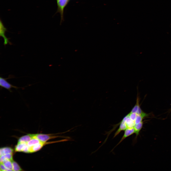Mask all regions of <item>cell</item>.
I'll list each match as a JSON object with an SVG mask.
<instances>
[{"mask_svg":"<svg viewBox=\"0 0 171 171\" xmlns=\"http://www.w3.org/2000/svg\"><path fill=\"white\" fill-rule=\"evenodd\" d=\"M15 77L14 76L12 75H9L8 77L5 78L2 77H0V88L1 89L4 88L8 90L10 92H12V91L11 90L12 88H14L17 90L20 88H23L21 87H19L17 86L12 85L10 83L8 82L7 80L12 78H14Z\"/></svg>","mask_w":171,"mask_h":171,"instance_id":"1","label":"cell"},{"mask_svg":"<svg viewBox=\"0 0 171 171\" xmlns=\"http://www.w3.org/2000/svg\"><path fill=\"white\" fill-rule=\"evenodd\" d=\"M52 134H33V138H36L41 142L44 143L48 140L57 138H65L70 139V138L68 137H65L62 136L57 135H52Z\"/></svg>","mask_w":171,"mask_h":171,"instance_id":"2","label":"cell"},{"mask_svg":"<svg viewBox=\"0 0 171 171\" xmlns=\"http://www.w3.org/2000/svg\"><path fill=\"white\" fill-rule=\"evenodd\" d=\"M70 0H56L57 8L56 13H60L61 16L60 24L64 20V9Z\"/></svg>","mask_w":171,"mask_h":171,"instance_id":"3","label":"cell"},{"mask_svg":"<svg viewBox=\"0 0 171 171\" xmlns=\"http://www.w3.org/2000/svg\"><path fill=\"white\" fill-rule=\"evenodd\" d=\"M7 30V28L4 26L2 21L0 20V36L2 37L4 40V44L5 45H7L8 43L11 44V43L9 41V38H7L5 36V33Z\"/></svg>","mask_w":171,"mask_h":171,"instance_id":"4","label":"cell"},{"mask_svg":"<svg viewBox=\"0 0 171 171\" xmlns=\"http://www.w3.org/2000/svg\"><path fill=\"white\" fill-rule=\"evenodd\" d=\"M127 118V116H126L120 122L119 127L115 132L114 137V138L117 136L121 131L125 130L127 128L126 123V121Z\"/></svg>","mask_w":171,"mask_h":171,"instance_id":"5","label":"cell"},{"mask_svg":"<svg viewBox=\"0 0 171 171\" xmlns=\"http://www.w3.org/2000/svg\"><path fill=\"white\" fill-rule=\"evenodd\" d=\"M135 133L134 128H127L125 130L124 135L120 141L119 142L116 146H117L122 142L125 138L130 136Z\"/></svg>","mask_w":171,"mask_h":171,"instance_id":"6","label":"cell"},{"mask_svg":"<svg viewBox=\"0 0 171 171\" xmlns=\"http://www.w3.org/2000/svg\"><path fill=\"white\" fill-rule=\"evenodd\" d=\"M33 138V134H28L23 136L20 138L18 140V143H27V142Z\"/></svg>","mask_w":171,"mask_h":171,"instance_id":"7","label":"cell"},{"mask_svg":"<svg viewBox=\"0 0 171 171\" xmlns=\"http://www.w3.org/2000/svg\"><path fill=\"white\" fill-rule=\"evenodd\" d=\"M44 144L41 142L32 147H29V152H35L39 150L42 148Z\"/></svg>","mask_w":171,"mask_h":171,"instance_id":"8","label":"cell"},{"mask_svg":"<svg viewBox=\"0 0 171 171\" xmlns=\"http://www.w3.org/2000/svg\"><path fill=\"white\" fill-rule=\"evenodd\" d=\"M148 115L144 112L140 114H137L136 119L134 121L135 124H137L142 121L143 119L145 117L148 116Z\"/></svg>","mask_w":171,"mask_h":171,"instance_id":"9","label":"cell"},{"mask_svg":"<svg viewBox=\"0 0 171 171\" xmlns=\"http://www.w3.org/2000/svg\"><path fill=\"white\" fill-rule=\"evenodd\" d=\"M13 149L8 147H5L0 148V156L10 153H12Z\"/></svg>","mask_w":171,"mask_h":171,"instance_id":"10","label":"cell"},{"mask_svg":"<svg viewBox=\"0 0 171 171\" xmlns=\"http://www.w3.org/2000/svg\"><path fill=\"white\" fill-rule=\"evenodd\" d=\"M138 101L139 100L138 99L136 104L133 108L131 112L136 113L138 114H141L143 112L140 107Z\"/></svg>","mask_w":171,"mask_h":171,"instance_id":"11","label":"cell"},{"mask_svg":"<svg viewBox=\"0 0 171 171\" xmlns=\"http://www.w3.org/2000/svg\"><path fill=\"white\" fill-rule=\"evenodd\" d=\"M27 145V143H18L15 147V150L17 152H23L24 148Z\"/></svg>","mask_w":171,"mask_h":171,"instance_id":"12","label":"cell"},{"mask_svg":"<svg viewBox=\"0 0 171 171\" xmlns=\"http://www.w3.org/2000/svg\"><path fill=\"white\" fill-rule=\"evenodd\" d=\"M143 122L142 121L140 123L136 124H135L134 128V129L135 133L136 136H137L139 134L140 132L142 129L143 125Z\"/></svg>","mask_w":171,"mask_h":171,"instance_id":"13","label":"cell"},{"mask_svg":"<svg viewBox=\"0 0 171 171\" xmlns=\"http://www.w3.org/2000/svg\"><path fill=\"white\" fill-rule=\"evenodd\" d=\"M7 159H5L2 162L5 167L11 171L13 170L12 161Z\"/></svg>","mask_w":171,"mask_h":171,"instance_id":"14","label":"cell"},{"mask_svg":"<svg viewBox=\"0 0 171 171\" xmlns=\"http://www.w3.org/2000/svg\"><path fill=\"white\" fill-rule=\"evenodd\" d=\"M127 118L126 121V123L127 128H134L135 125L134 122L131 120L129 117L128 115H126Z\"/></svg>","mask_w":171,"mask_h":171,"instance_id":"15","label":"cell"},{"mask_svg":"<svg viewBox=\"0 0 171 171\" xmlns=\"http://www.w3.org/2000/svg\"><path fill=\"white\" fill-rule=\"evenodd\" d=\"M12 153L7 154L0 156V162H2L5 159H7L11 161H13Z\"/></svg>","mask_w":171,"mask_h":171,"instance_id":"16","label":"cell"},{"mask_svg":"<svg viewBox=\"0 0 171 171\" xmlns=\"http://www.w3.org/2000/svg\"><path fill=\"white\" fill-rule=\"evenodd\" d=\"M41 142L37 138H33L27 142V144L28 146L32 147Z\"/></svg>","mask_w":171,"mask_h":171,"instance_id":"17","label":"cell"},{"mask_svg":"<svg viewBox=\"0 0 171 171\" xmlns=\"http://www.w3.org/2000/svg\"><path fill=\"white\" fill-rule=\"evenodd\" d=\"M13 170V171H20L22 169L18 164L15 162L12 161Z\"/></svg>","mask_w":171,"mask_h":171,"instance_id":"18","label":"cell"},{"mask_svg":"<svg viewBox=\"0 0 171 171\" xmlns=\"http://www.w3.org/2000/svg\"><path fill=\"white\" fill-rule=\"evenodd\" d=\"M128 115L131 119L134 122L137 116V114L136 113L131 112Z\"/></svg>","mask_w":171,"mask_h":171,"instance_id":"19","label":"cell"},{"mask_svg":"<svg viewBox=\"0 0 171 171\" xmlns=\"http://www.w3.org/2000/svg\"><path fill=\"white\" fill-rule=\"evenodd\" d=\"M0 171H6L7 168L2 163H0Z\"/></svg>","mask_w":171,"mask_h":171,"instance_id":"20","label":"cell"}]
</instances>
